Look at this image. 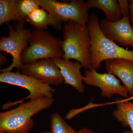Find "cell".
<instances>
[{
    "mask_svg": "<svg viewBox=\"0 0 133 133\" xmlns=\"http://www.w3.org/2000/svg\"><path fill=\"white\" fill-rule=\"evenodd\" d=\"M52 97H41L23 102L16 108L0 113V132L28 133L33 128L32 117L49 108L55 102Z\"/></svg>",
    "mask_w": 133,
    "mask_h": 133,
    "instance_id": "1",
    "label": "cell"
},
{
    "mask_svg": "<svg viewBox=\"0 0 133 133\" xmlns=\"http://www.w3.org/2000/svg\"><path fill=\"white\" fill-rule=\"evenodd\" d=\"M115 104L116 109L113 111V115L122 126L131 128L133 133V102H121L118 99L112 102L101 104V106Z\"/></svg>",
    "mask_w": 133,
    "mask_h": 133,
    "instance_id": "15",
    "label": "cell"
},
{
    "mask_svg": "<svg viewBox=\"0 0 133 133\" xmlns=\"http://www.w3.org/2000/svg\"><path fill=\"white\" fill-rule=\"evenodd\" d=\"M16 5L19 14L26 21L34 10L41 8L37 0H16Z\"/></svg>",
    "mask_w": 133,
    "mask_h": 133,
    "instance_id": "18",
    "label": "cell"
},
{
    "mask_svg": "<svg viewBox=\"0 0 133 133\" xmlns=\"http://www.w3.org/2000/svg\"><path fill=\"white\" fill-rule=\"evenodd\" d=\"M16 0H0V25L10 21L26 23L16 5Z\"/></svg>",
    "mask_w": 133,
    "mask_h": 133,
    "instance_id": "16",
    "label": "cell"
},
{
    "mask_svg": "<svg viewBox=\"0 0 133 133\" xmlns=\"http://www.w3.org/2000/svg\"><path fill=\"white\" fill-rule=\"evenodd\" d=\"M37 1L41 8L62 22L87 24L90 17L86 2L81 0H72L68 2L56 0Z\"/></svg>",
    "mask_w": 133,
    "mask_h": 133,
    "instance_id": "7",
    "label": "cell"
},
{
    "mask_svg": "<svg viewBox=\"0 0 133 133\" xmlns=\"http://www.w3.org/2000/svg\"><path fill=\"white\" fill-rule=\"evenodd\" d=\"M19 70L21 73L50 85H59L64 83L60 70L54 59H41L23 64Z\"/></svg>",
    "mask_w": 133,
    "mask_h": 133,
    "instance_id": "8",
    "label": "cell"
},
{
    "mask_svg": "<svg viewBox=\"0 0 133 133\" xmlns=\"http://www.w3.org/2000/svg\"><path fill=\"white\" fill-rule=\"evenodd\" d=\"M54 60L59 67L65 84L71 86L78 92L83 93L85 87L83 83L84 76L81 72L83 67L81 63L63 58H56Z\"/></svg>",
    "mask_w": 133,
    "mask_h": 133,
    "instance_id": "11",
    "label": "cell"
},
{
    "mask_svg": "<svg viewBox=\"0 0 133 133\" xmlns=\"http://www.w3.org/2000/svg\"><path fill=\"white\" fill-rule=\"evenodd\" d=\"M87 25L91 37L90 63L92 69L98 70L102 62L109 59H125L133 62V50L124 49L108 38L101 29L96 15L90 17Z\"/></svg>",
    "mask_w": 133,
    "mask_h": 133,
    "instance_id": "2",
    "label": "cell"
},
{
    "mask_svg": "<svg viewBox=\"0 0 133 133\" xmlns=\"http://www.w3.org/2000/svg\"><path fill=\"white\" fill-rule=\"evenodd\" d=\"M63 33L62 58L75 59L81 63L83 68L92 69L90 63L91 37L87 24L65 23Z\"/></svg>",
    "mask_w": 133,
    "mask_h": 133,
    "instance_id": "3",
    "label": "cell"
},
{
    "mask_svg": "<svg viewBox=\"0 0 133 133\" xmlns=\"http://www.w3.org/2000/svg\"><path fill=\"white\" fill-rule=\"evenodd\" d=\"M88 9L98 8L105 13L107 21H117L122 17L118 1L116 0H90L86 2Z\"/></svg>",
    "mask_w": 133,
    "mask_h": 133,
    "instance_id": "14",
    "label": "cell"
},
{
    "mask_svg": "<svg viewBox=\"0 0 133 133\" xmlns=\"http://www.w3.org/2000/svg\"><path fill=\"white\" fill-rule=\"evenodd\" d=\"M25 23H17L14 26L8 24L9 35L0 38V50L11 55L12 63L9 66L1 69V72L11 71L12 69H19L23 65L21 56L28 46L31 31L26 29Z\"/></svg>",
    "mask_w": 133,
    "mask_h": 133,
    "instance_id": "6",
    "label": "cell"
},
{
    "mask_svg": "<svg viewBox=\"0 0 133 133\" xmlns=\"http://www.w3.org/2000/svg\"><path fill=\"white\" fill-rule=\"evenodd\" d=\"M26 22L37 30H45L48 26L58 30L62 28V22L42 8L36 9L26 19Z\"/></svg>",
    "mask_w": 133,
    "mask_h": 133,
    "instance_id": "13",
    "label": "cell"
},
{
    "mask_svg": "<svg viewBox=\"0 0 133 133\" xmlns=\"http://www.w3.org/2000/svg\"><path fill=\"white\" fill-rule=\"evenodd\" d=\"M0 133H6L5 132H0ZM41 133H51L50 131H44V132H42Z\"/></svg>",
    "mask_w": 133,
    "mask_h": 133,
    "instance_id": "22",
    "label": "cell"
},
{
    "mask_svg": "<svg viewBox=\"0 0 133 133\" xmlns=\"http://www.w3.org/2000/svg\"><path fill=\"white\" fill-rule=\"evenodd\" d=\"M108 73L117 76L123 83L129 94L133 95V62L127 59H116L105 61Z\"/></svg>",
    "mask_w": 133,
    "mask_h": 133,
    "instance_id": "12",
    "label": "cell"
},
{
    "mask_svg": "<svg viewBox=\"0 0 133 133\" xmlns=\"http://www.w3.org/2000/svg\"><path fill=\"white\" fill-rule=\"evenodd\" d=\"M125 133H132V132H126Z\"/></svg>",
    "mask_w": 133,
    "mask_h": 133,
    "instance_id": "23",
    "label": "cell"
},
{
    "mask_svg": "<svg viewBox=\"0 0 133 133\" xmlns=\"http://www.w3.org/2000/svg\"><path fill=\"white\" fill-rule=\"evenodd\" d=\"M118 100L121 102H128V101H132L133 102V95L129 97L125 98L123 99H118Z\"/></svg>",
    "mask_w": 133,
    "mask_h": 133,
    "instance_id": "21",
    "label": "cell"
},
{
    "mask_svg": "<svg viewBox=\"0 0 133 133\" xmlns=\"http://www.w3.org/2000/svg\"><path fill=\"white\" fill-rule=\"evenodd\" d=\"M129 16L130 21L133 28V0L129 1Z\"/></svg>",
    "mask_w": 133,
    "mask_h": 133,
    "instance_id": "19",
    "label": "cell"
},
{
    "mask_svg": "<svg viewBox=\"0 0 133 133\" xmlns=\"http://www.w3.org/2000/svg\"><path fill=\"white\" fill-rule=\"evenodd\" d=\"M0 82L26 89L29 94L26 97L13 102H8L2 106L3 110L21 104L27 99L33 100L41 97H52L55 89L51 86L19 72H1Z\"/></svg>",
    "mask_w": 133,
    "mask_h": 133,
    "instance_id": "5",
    "label": "cell"
},
{
    "mask_svg": "<svg viewBox=\"0 0 133 133\" xmlns=\"http://www.w3.org/2000/svg\"><path fill=\"white\" fill-rule=\"evenodd\" d=\"M99 25L102 33L109 40L120 46H131L133 49V28L129 15L122 16L116 22L102 19Z\"/></svg>",
    "mask_w": 133,
    "mask_h": 133,
    "instance_id": "10",
    "label": "cell"
},
{
    "mask_svg": "<svg viewBox=\"0 0 133 133\" xmlns=\"http://www.w3.org/2000/svg\"><path fill=\"white\" fill-rule=\"evenodd\" d=\"M83 81L88 85L98 87L101 91L103 97L110 98L114 95H118L128 97V93L121 81L115 76L109 73H100L96 70H86Z\"/></svg>",
    "mask_w": 133,
    "mask_h": 133,
    "instance_id": "9",
    "label": "cell"
},
{
    "mask_svg": "<svg viewBox=\"0 0 133 133\" xmlns=\"http://www.w3.org/2000/svg\"><path fill=\"white\" fill-rule=\"evenodd\" d=\"M62 41L45 30L31 31L28 46L23 52V64L45 59L62 58Z\"/></svg>",
    "mask_w": 133,
    "mask_h": 133,
    "instance_id": "4",
    "label": "cell"
},
{
    "mask_svg": "<svg viewBox=\"0 0 133 133\" xmlns=\"http://www.w3.org/2000/svg\"><path fill=\"white\" fill-rule=\"evenodd\" d=\"M77 133H96L92 130L87 128H84L77 132Z\"/></svg>",
    "mask_w": 133,
    "mask_h": 133,
    "instance_id": "20",
    "label": "cell"
},
{
    "mask_svg": "<svg viewBox=\"0 0 133 133\" xmlns=\"http://www.w3.org/2000/svg\"><path fill=\"white\" fill-rule=\"evenodd\" d=\"M50 123L51 133H77L58 113L51 115Z\"/></svg>",
    "mask_w": 133,
    "mask_h": 133,
    "instance_id": "17",
    "label": "cell"
}]
</instances>
